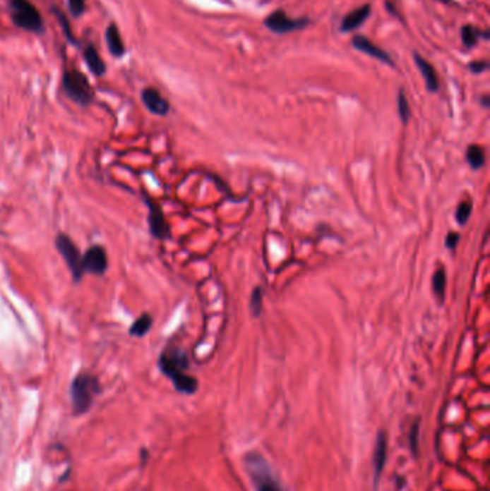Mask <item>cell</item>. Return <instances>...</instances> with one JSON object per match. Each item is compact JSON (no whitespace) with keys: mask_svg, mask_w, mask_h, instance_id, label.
<instances>
[{"mask_svg":"<svg viewBox=\"0 0 490 491\" xmlns=\"http://www.w3.org/2000/svg\"><path fill=\"white\" fill-rule=\"evenodd\" d=\"M64 90L66 95L76 104L87 107L92 102L94 99V91L91 88V84L88 79L85 78L84 73H80L76 69H68L64 73V80H62Z\"/></svg>","mask_w":490,"mask_h":491,"instance_id":"obj_4","label":"cell"},{"mask_svg":"<svg viewBox=\"0 0 490 491\" xmlns=\"http://www.w3.org/2000/svg\"><path fill=\"white\" fill-rule=\"evenodd\" d=\"M417 434H419V424L416 423L413 430H412V448H413V451H416V448H417Z\"/></svg>","mask_w":490,"mask_h":491,"instance_id":"obj_28","label":"cell"},{"mask_svg":"<svg viewBox=\"0 0 490 491\" xmlns=\"http://www.w3.org/2000/svg\"><path fill=\"white\" fill-rule=\"evenodd\" d=\"M472 210H473V202L469 198L459 204V207L456 210V220L460 226H465L469 222L472 216Z\"/></svg>","mask_w":490,"mask_h":491,"instance_id":"obj_22","label":"cell"},{"mask_svg":"<svg viewBox=\"0 0 490 491\" xmlns=\"http://www.w3.org/2000/svg\"><path fill=\"white\" fill-rule=\"evenodd\" d=\"M55 244L58 252L62 255L65 263L68 265L73 280L79 281L80 277L85 274V272L83 267V255H80L76 244L66 234H58Z\"/></svg>","mask_w":490,"mask_h":491,"instance_id":"obj_6","label":"cell"},{"mask_svg":"<svg viewBox=\"0 0 490 491\" xmlns=\"http://www.w3.org/2000/svg\"><path fill=\"white\" fill-rule=\"evenodd\" d=\"M466 159L473 170L482 169L484 166V161H486L483 148L480 145H476V144L469 145L466 150Z\"/></svg>","mask_w":490,"mask_h":491,"instance_id":"obj_19","label":"cell"},{"mask_svg":"<svg viewBox=\"0 0 490 491\" xmlns=\"http://www.w3.org/2000/svg\"><path fill=\"white\" fill-rule=\"evenodd\" d=\"M447 276H446V270L444 269H437L433 274V281H431V288H433V292L440 298L443 299L444 298V293H446V281Z\"/></svg>","mask_w":490,"mask_h":491,"instance_id":"obj_21","label":"cell"},{"mask_svg":"<svg viewBox=\"0 0 490 491\" xmlns=\"http://www.w3.org/2000/svg\"><path fill=\"white\" fill-rule=\"evenodd\" d=\"M55 15H56V18H58V20H59V23H61V26H62V29H64L66 37L71 40V42H75V37H73V35H72V29H71V26H69L68 18H66L62 12H58V11H55Z\"/></svg>","mask_w":490,"mask_h":491,"instance_id":"obj_25","label":"cell"},{"mask_svg":"<svg viewBox=\"0 0 490 491\" xmlns=\"http://www.w3.org/2000/svg\"><path fill=\"white\" fill-rule=\"evenodd\" d=\"M141 99L147 109L158 116H165L170 111L169 101L162 97L155 88H145L141 94Z\"/></svg>","mask_w":490,"mask_h":491,"instance_id":"obj_10","label":"cell"},{"mask_svg":"<svg viewBox=\"0 0 490 491\" xmlns=\"http://www.w3.org/2000/svg\"><path fill=\"white\" fill-rule=\"evenodd\" d=\"M263 25L273 33L276 35H285L289 32H297V30H302L304 28H306L309 25V19L306 18H299V19H292L287 15L283 9H277L273 13H270Z\"/></svg>","mask_w":490,"mask_h":491,"instance_id":"obj_7","label":"cell"},{"mask_svg":"<svg viewBox=\"0 0 490 491\" xmlns=\"http://www.w3.org/2000/svg\"><path fill=\"white\" fill-rule=\"evenodd\" d=\"M387 453H388V440L386 432H380L376 441V449H374V478L377 480L380 474L384 470L386 461H387Z\"/></svg>","mask_w":490,"mask_h":491,"instance_id":"obj_14","label":"cell"},{"mask_svg":"<svg viewBox=\"0 0 490 491\" xmlns=\"http://www.w3.org/2000/svg\"><path fill=\"white\" fill-rule=\"evenodd\" d=\"M100 392V382L91 374H79L71 385L72 408L76 414H84L91 408L97 394Z\"/></svg>","mask_w":490,"mask_h":491,"instance_id":"obj_2","label":"cell"},{"mask_svg":"<svg viewBox=\"0 0 490 491\" xmlns=\"http://www.w3.org/2000/svg\"><path fill=\"white\" fill-rule=\"evenodd\" d=\"M105 40H107L108 49L114 58H121L126 54V47H124V42H122V37L116 25L111 23L105 29Z\"/></svg>","mask_w":490,"mask_h":491,"instance_id":"obj_15","label":"cell"},{"mask_svg":"<svg viewBox=\"0 0 490 491\" xmlns=\"http://www.w3.org/2000/svg\"><path fill=\"white\" fill-rule=\"evenodd\" d=\"M414 62L419 68V71L422 72L424 80H426V87L430 92H437L438 88H440V84H438V76H437V72L434 69V66L427 61L424 59L420 54L414 52Z\"/></svg>","mask_w":490,"mask_h":491,"instance_id":"obj_13","label":"cell"},{"mask_svg":"<svg viewBox=\"0 0 490 491\" xmlns=\"http://www.w3.org/2000/svg\"><path fill=\"white\" fill-rule=\"evenodd\" d=\"M462 42L466 48H473L479 40L483 37V39H489V32L487 30H480L472 25H465L462 28Z\"/></svg>","mask_w":490,"mask_h":491,"instance_id":"obj_17","label":"cell"},{"mask_svg":"<svg viewBox=\"0 0 490 491\" xmlns=\"http://www.w3.org/2000/svg\"><path fill=\"white\" fill-rule=\"evenodd\" d=\"M351 45L354 49L362 52V54H366V55H370L371 58L383 62V63H387L390 66H394V61L391 58V55L381 49L378 45H376L374 42H371V40L369 37H365L364 35H354L352 39H351Z\"/></svg>","mask_w":490,"mask_h":491,"instance_id":"obj_8","label":"cell"},{"mask_svg":"<svg viewBox=\"0 0 490 491\" xmlns=\"http://www.w3.org/2000/svg\"><path fill=\"white\" fill-rule=\"evenodd\" d=\"M248 473L255 484L256 491H283L279 481L275 478L269 464L259 454L251 453L244 459Z\"/></svg>","mask_w":490,"mask_h":491,"instance_id":"obj_3","label":"cell"},{"mask_svg":"<svg viewBox=\"0 0 490 491\" xmlns=\"http://www.w3.org/2000/svg\"><path fill=\"white\" fill-rule=\"evenodd\" d=\"M467 68L473 72V73H483L489 69V62L484 61V59H480V61H473L467 65Z\"/></svg>","mask_w":490,"mask_h":491,"instance_id":"obj_27","label":"cell"},{"mask_svg":"<svg viewBox=\"0 0 490 491\" xmlns=\"http://www.w3.org/2000/svg\"><path fill=\"white\" fill-rule=\"evenodd\" d=\"M148 209H150V216H148V222H150V231L155 238L165 240L169 237V226L166 224L165 216H162L161 209L157 206L155 202L147 200Z\"/></svg>","mask_w":490,"mask_h":491,"instance_id":"obj_12","label":"cell"},{"mask_svg":"<svg viewBox=\"0 0 490 491\" xmlns=\"http://www.w3.org/2000/svg\"><path fill=\"white\" fill-rule=\"evenodd\" d=\"M158 366L161 372L172 380L176 389L181 394L191 395L197 391L198 382L194 377L187 374L189 358L179 348H167L160 355Z\"/></svg>","mask_w":490,"mask_h":491,"instance_id":"obj_1","label":"cell"},{"mask_svg":"<svg viewBox=\"0 0 490 491\" xmlns=\"http://www.w3.org/2000/svg\"><path fill=\"white\" fill-rule=\"evenodd\" d=\"M153 326V317L150 313L141 315L130 327V335L136 338H143L145 337Z\"/></svg>","mask_w":490,"mask_h":491,"instance_id":"obj_18","label":"cell"},{"mask_svg":"<svg viewBox=\"0 0 490 491\" xmlns=\"http://www.w3.org/2000/svg\"><path fill=\"white\" fill-rule=\"evenodd\" d=\"M262 302H263V291L261 288H255V291L252 292V296H251V303H249L251 310H252L255 317L261 316Z\"/></svg>","mask_w":490,"mask_h":491,"instance_id":"obj_23","label":"cell"},{"mask_svg":"<svg viewBox=\"0 0 490 491\" xmlns=\"http://www.w3.org/2000/svg\"><path fill=\"white\" fill-rule=\"evenodd\" d=\"M12 20L16 26L33 32H44V20L39 11L29 2V0H11Z\"/></svg>","mask_w":490,"mask_h":491,"instance_id":"obj_5","label":"cell"},{"mask_svg":"<svg viewBox=\"0 0 490 491\" xmlns=\"http://www.w3.org/2000/svg\"><path fill=\"white\" fill-rule=\"evenodd\" d=\"M397 107H398V116H400L401 122L402 124H407V122L410 121L412 109H410V102H408L405 92L402 90H400V92L397 95Z\"/></svg>","mask_w":490,"mask_h":491,"instance_id":"obj_20","label":"cell"},{"mask_svg":"<svg viewBox=\"0 0 490 491\" xmlns=\"http://www.w3.org/2000/svg\"><path fill=\"white\" fill-rule=\"evenodd\" d=\"M459 240H460V234L458 231H450L446 237V248L448 250H455L458 248Z\"/></svg>","mask_w":490,"mask_h":491,"instance_id":"obj_26","label":"cell"},{"mask_svg":"<svg viewBox=\"0 0 490 491\" xmlns=\"http://www.w3.org/2000/svg\"><path fill=\"white\" fill-rule=\"evenodd\" d=\"M384 5H386V9L388 11V13H391L393 16H395V18H398L400 16V13L397 12V6L391 2V0H386V2H384Z\"/></svg>","mask_w":490,"mask_h":491,"instance_id":"obj_29","label":"cell"},{"mask_svg":"<svg viewBox=\"0 0 490 491\" xmlns=\"http://www.w3.org/2000/svg\"><path fill=\"white\" fill-rule=\"evenodd\" d=\"M371 15V6L369 4H365L354 11H351L349 13H347L342 20H341V25H340V30L342 33H349V32H354L357 30L359 26H362L366 19L370 18Z\"/></svg>","mask_w":490,"mask_h":491,"instance_id":"obj_11","label":"cell"},{"mask_svg":"<svg viewBox=\"0 0 490 491\" xmlns=\"http://www.w3.org/2000/svg\"><path fill=\"white\" fill-rule=\"evenodd\" d=\"M83 267L85 273H92V274H104L108 267V257L107 252L101 246H92L90 248L85 255H83Z\"/></svg>","mask_w":490,"mask_h":491,"instance_id":"obj_9","label":"cell"},{"mask_svg":"<svg viewBox=\"0 0 490 491\" xmlns=\"http://www.w3.org/2000/svg\"><path fill=\"white\" fill-rule=\"evenodd\" d=\"M85 4H87V0H68V6H69V11L71 13L78 18L84 13L85 11Z\"/></svg>","mask_w":490,"mask_h":491,"instance_id":"obj_24","label":"cell"},{"mask_svg":"<svg viewBox=\"0 0 490 491\" xmlns=\"http://www.w3.org/2000/svg\"><path fill=\"white\" fill-rule=\"evenodd\" d=\"M441 2H444V4H453V0H441Z\"/></svg>","mask_w":490,"mask_h":491,"instance_id":"obj_31","label":"cell"},{"mask_svg":"<svg viewBox=\"0 0 490 491\" xmlns=\"http://www.w3.org/2000/svg\"><path fill=\"white\" fill-rule=\"evenodd\" d=\"M480 102H482V105H483L484 108H489V95H483L482 99H480Z\"/></svg>","mask_w":490,"mask_h":491,"instance_id":"obj_30","label":"cell"},{"mask_svg":"<svg viewBox=\"0 0 490 491\" xmlns=\"http://www.w3.org/2000/svg\"><path fill=\"white\" fill-rule=\"evenodd\" d=\"M84 59L95 76H102L105 73V63L94 45H87L84 48Z\"/></svg>","mask_w":490,"mask_h":491,"instance_id":"obj_16","label":"cell"}]
</instances>
